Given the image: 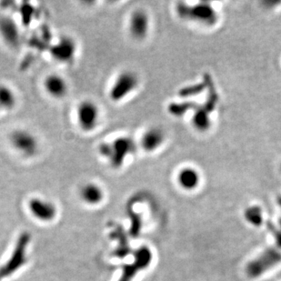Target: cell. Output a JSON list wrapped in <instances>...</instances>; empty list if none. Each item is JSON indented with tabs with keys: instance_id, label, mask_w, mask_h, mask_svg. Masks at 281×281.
<instances>
[{
	"instance_id": "cell-1",
	"label": "cell",
	"mask_w": 281,
	"mask_h": 281,
	"mask_svg": "<svg viewBox=\"0 0 281 281\" xmlns=\"http://www.w3.org/2000/svg\"><path fill=\"white\" fill-rule=\"evenodd\" d=\"M138 143L130 136H120L112 141H103L98 146V155L108 165L118 170L124 166L126 162L135 152Z\"/></svg>"
},
{
	"instance_id": "cell-2",
	"label": "cell",
	"mask_w": 281,
	"mask_h": 281,
	"mask_svg": "<svg viewBox=\"0 0 281 281\" xmlns=\"http://www.w3.org/2000/svg\"><path fill=\"white\" fill-rule=\"evenodd\" d=\"M140 80L138 74L130 70H122L112 81L108 96L113 103H120L138 90Z\"/></svg>"
},
{
	"instance_id": "cell-3",
	"label": "cell",
	"mask_w": 281,
	"mask_h": 281,
	"mask_svg": "<svg viewBox=\"0 0 281 281\" xmlns=\"http://www.w3.org/2000/svg\"><path fill=\"white\" fill-rule=\"evenodd\" d=\"M10 146L18 155L24 158H32L38 153L40 143L38 138L32 131L18 128L10 136Z\"/></svg>"
},
{
	"instance_id": "cell-4",
	"label": "cell",
	"mask_w": 281,
	"mask_h": 281,
	"mask_svg": "<svg viewBox=\"0 0 281 281\" xmlns=\"http://www.w3.org/2000/svg\"><path fill=\"white\" fill-rule=\"evenodd\" d=\"M76 120L81 131L90 133L100 125L101 110L98 104L92 100H81L76 108Z\"/></svg>"
},
{
	"instance_id": "cell-5",
	"label": "cell",
	"mask_w": 281,
	"mask_h": 281,
	"mask_svg": "<svg viewBox=\"0 0 281 281\" xmlns=\"http://www.w3.org/2000/svg\"><path fill=\"white\" fill-rule=\"evenodd\" d=\"M126 28L131 38L136 41L144 40L150 30V16L140 8L132 11L128 20Z\"/></svg>"
},
{
	"instance_id": "cell-6",
	"label": "cell",
	"mask_w": 281,
	"mask_h": 281,
	"mask_svg": "<svg viewBox=\"0 0 281 281\" xmlns=\"http://www.w3.org/2000/svg\"><path fill=\"white\" fill-rule=\"evenodd\" d=\"M281 261V253L276 250H268L246 266V272L252 278H256L268 270Z\"/></svg>"
},
{
	"instance_id": "cell-7",
	"label": "cell",
	"mask_w": 281,
	"mask_h": 281,
	"mask_svg": "<svg viewBox=\"0 0 281 281\" xmlns=\"http://www.w3.org/2000/svg\"><path fill=\"white\" fill-rule=\"evenodd\" d=\"M51 56L60 63H68L74 60L76 53V45L72 38L64 36L51 46Z\"/></svg>"
},
{
	"instance_id": "cell-8",
	"label": "cell",
	"mask_w": 281,
	"mask_h": 281,
	"mask_svg": "<svg viewBox=\"0 0 281 281\" xmlns=\"http://www.w3.org/2000/svg\"><path fill=\"white\" fill-rule=\"evenodd\" d=\"M43 88L48 96L53 100H60L68 94L70 86L63 76L58 73H50L46 76L43 80Z\"/></svg>"
},
{
	"instance_id": "cell-9",
	"label": "cell",
	"mask_w": 281,
	"mask_h": 281,
	"mask_svg": "<svg viewBox=\"0 0 281 281\" xmlns=\"http://www.w3.org/2000/svg\"><path fill=\"white\" fill-rule=\"evenodd\" d=\"M166 140L165 132L158 126L146 128L141 135L138 146L146 153H152L158 150Z\"/></svg>"
},
{
	"instance_id": "cell-10",
	"label": "cell",
	"mask_w": 281,
	"mask_h": 281,
	"mask_svg": "<svg viewBox=\"0 0 281 281\" xmlns=\"http://www.w3.org/2000/svg\"><path fill=\"white\" fill-rule=\"evenodd\" d=\"M0 36L12 48H16L21 44L20 28L16 22L8 16L0 18Z\"/></svg>"
},
{
	"instance_id": "cell-11",
	"label": "cell",
	"mask_w": 281,
	"mask_h": 281,
	"mask_svg": "<svg viewBox=\"0 0 281 281\" xmlns=\"http://www.w3.org/2000/svg\"><path fill=\"white\" fill-rule=\"evenodd\" d=\"M31 213L41 220H50L56 215V208L53 203L40 198L30 201Z\"/></svg>"
},
{
	"instance_id": "cell-12",
	"label": "cell",
	"mask_w": 281,
	"mask_h": 281,
	"mask_svg": "<svg viewBox=\"0 0 281 281\" xmlns=\"http://www.w3.org/2000/svg\"><path fill=\"white\" fill-rule=\"evenodd\" d=\"M80 198L88 205H96L104 198V190L95 182H88L80 188Z\"/></svg>"
},
{
	"instance_id": "cell-13",
	"label": "cell",
	"mask_w": 281,
	"mask_h": 281,
	"mask_svg": "<svg viewBox=\"0 0 281 281\" xmlns=\"http://www.w3.org/2000/svg\"><path fill=\"white\" fill-rule=\"evenodd\" d=\"M16 104L15 91L10 86H0V110H12Z\"/></svg>"
},
{
	"instance_id": "cell-14",
	"label": "cell",
	"mask_w": 281,
	"mask_h": 281,
	"mask_svg": "<svg viewBox=\"0 0 281 281\" xmlns=\"http://www.w3.org/2000/svg\"><path fill=\"white\" fill-rule=\"evenodd\" d=\"M178 183L186 188H192L198 185V174L191 170H183L178 173Z\"/></svg>"
},
{
	"instance_id": "cell-15",
	"label": "cell",
	"mask_w": 281,
	"mask_h": 281,
	"mask_svg": "<svg viewBox=\"0 0 281 281\" xmlns=\"http://www.w3.org/2000/svg\"><path fill=\"white\" fill-rule=\"evenodd\" d=\"M246 216H248V220L252 222V223H254V224H260V212L258 210H256L255 208L248 211Z\"/></svg>"
},
{
	"instance_id": "cell-16",
	"label": "cell",
	"mask_w": 281,
	"mask_h": 281,
	"mask_svg": "<svg viewBox=\"0 0 281 281\" xmlns=\"http://www.w3.org/2000/svg\"><path fill=\"white\" fill-rule=\"evenodd\" d=\"M276 241L281 246V232H278L276 234Z\"/></svg>"
}]
</instances>
